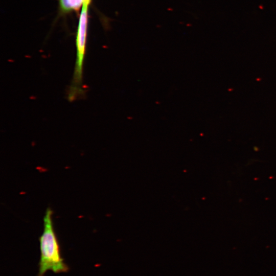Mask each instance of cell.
Wrapping results in <instances>:
<instances>
[{
    "instance_id": "6da1fadb",
    "label": "cell",
    "mask_w": 276,
    "mask_h": 276,
    "mask_svg": "<svg viewBox=\"0 0 276 276\" xmlns=\"http://www.w3.org/2000/svg\"><path fill=\"white\" fill-rule=\"evenodd\" d=\"M52 214L51 209L48 208L43 217V231L39 239L40 258L37 276H43L49 270L59 273L66 272L69 269L61 255L53 227Z\"/></svg>"
},
{
    "instance_id": "7a4b0ae2",
    "label": "cell",
    "mask_w": 276,
    "mask_h": 276,
    "mask_svg": "<svg viewBox=\"0 0 276 276\" xmlns=\"http://www.w3.org/2000/svg\"><path fill=\"white\" fill-rule=\"evenodd\" d=\"M90 0H85L82 5L76 36L77 56L72 84L70 87L68 98L73 101L83 92L82 76L85 53L86 31L88 21V7Z\"/></svg>"
},
{
    "instance_id": "3957f363",
    "label": "cell",
    "mask_w": 276,
    "mask_h": 276,
    "mask_svg": "<svg viewBox=\"0 0 276 276\" xmlns=\"http://www.w3.org/2000/svg\"><path fill=\"white\" fill-rule=\"evenodd\" d=\"M85 0H60L61 8L64 11L78 10Z\"/></svg>"
}]
</instances>
